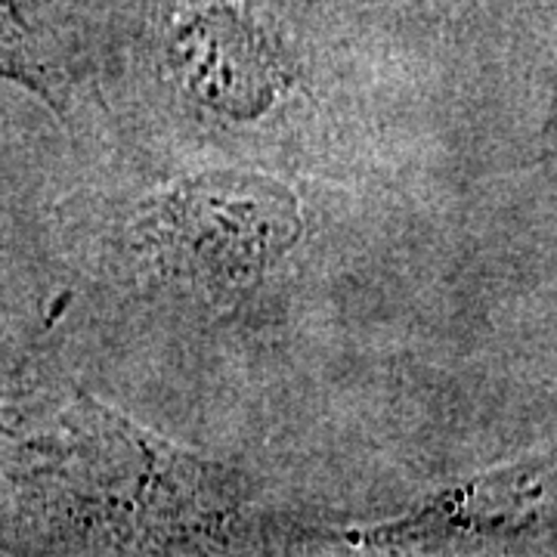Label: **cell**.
<instances>
[{
  "label": "cell",
  "instance_id": "4",
  "mask_svg": "<svg viewBox=\"0 0 557 557\" xmlns=\"http://www.w3.org/2000/svg\"><path fill=\"white\" fill-rule=\"evenodd\" d=\"M545 3H548V7H552V10L557 13V0H545Z\"/></svg>",
  "mask_w": 557,
  "mask_h": 557
},
{
  "label": "cell",
  "instance_id": "2",
  "mask_svg": "<svg viewBox=\"0 0 557 557\" xmlns=\"http://www.w3.org/2000/svg\"><path fill=\"white\" fill-rule=\"evenodd\" d=\"M164 53L183 94L220 119H260L288 84L276 44L226 0H208L171 22Z\"/></svg>",
  "mask_w": 557,
  "mask_h": 557
},
{
  "label": "cell",
  "instance_id": "1",
  "mask_svg": "<svg viewBox=\"0 0 557 557\" xmlns=\"http://www.w3.org/2000/svg\"><path fill=\"white\" fill-rule=\"evenodd\" d=\"M304 233L298 196L273 177L211 171L139 205L131 239L164 278L208 298L245 295Z\"/></svg>",
  "mask_w": 557,
  "mask_h": 557
},
{
  "label": "cell",
  "instance_id": "3",
  "mask_svg": "<svg viewBox=\"0 0 557 557\" xmlns=\"http://www.w3.org/2000/svg\"><path fill=\"white\" fill-rule=\"evenodd\" d=\"M394 542L443 545H523L557 542V453L527 458L428 498L391 530Z\"/></svg>",
  "mask_w": 557,
  "mask_h": 557
}]
</instances>
